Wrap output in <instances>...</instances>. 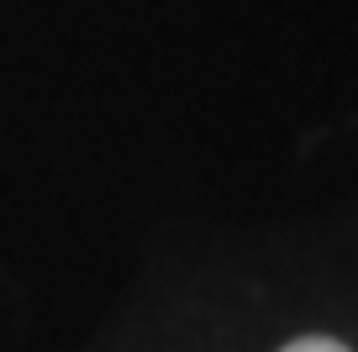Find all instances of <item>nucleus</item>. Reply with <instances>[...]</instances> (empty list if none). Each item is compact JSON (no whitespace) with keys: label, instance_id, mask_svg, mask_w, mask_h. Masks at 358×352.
I'll list each match as a JSON object with an SVG mask.
<instances>
[{"label":"nucleus","instance_id":"1","mask_svg":"<svg viewBox=\"0 0 358 352\" xmlns=\"http://www.w3.org/2000/svg\"><path fill=\"white\" fill-rule=\"evenodd\" d=\"M285 352H348V347L332 342V337H301V342H290Z\"/></svg>","mask_w":358,"mask_h":352}]
</instances>
